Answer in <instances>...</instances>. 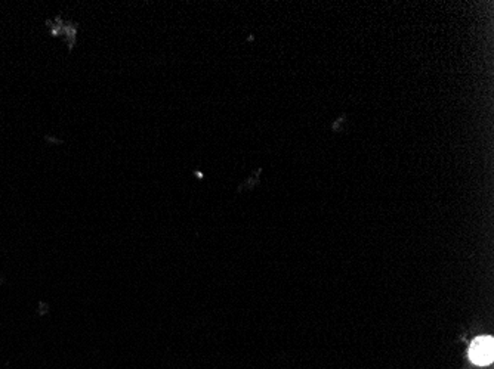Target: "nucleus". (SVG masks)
I'll return each instance as SVG.
<instances>
[{
  "label": "nucleus",
  "instance_id": "1",
  "mask_svg": "<svg viewBox=\"0 0 494 369\" xmlns=\"http://www.w3.org/2000/svg\"><path fill=\"white\" fill-rule=\"evenodd\" d=\"M469 359L476 366H487L494 359V340L490 335L478 337L471 343Z\"/></svg>",
  "mask_w": 494,
  "mask_h": 369
}]
</instances>
